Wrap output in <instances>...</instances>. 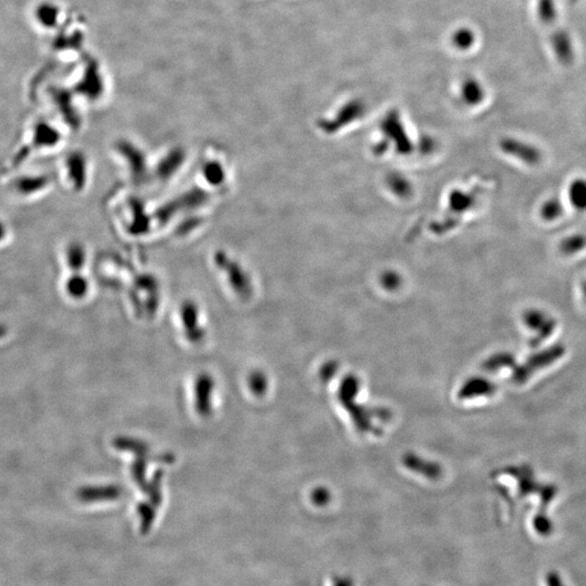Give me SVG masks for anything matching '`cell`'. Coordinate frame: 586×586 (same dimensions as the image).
<instances>
[{
    "label": "cell",
    "mask_w": 586,
    "mask_h": 586,
    "mask_svg": "<svg viewBox=\"0 0 586 586\" xmlns=\"http://www.w3.org/2000/svg\"><path fill=\"white\" fill-rule=\"evenodd\" d=\"M499 147L504 155L523 164L526 167H537L543 160V152L537 145L520 138H504L501 140Z\"/></svg>",
    "instance_id": "1"
},
{
    "label": "cell",
    "mask_w": 586,
    "mask_h": 586,
    "mask_svg": "<svg viewBox=\"0 0 586 586\" xmlns=\"http://www.w3.org/2000/svg\"><path fill=\"white\" fill-rule=\"evenodd\" d=\"M567 201L579 213L586 212V178L577 177L568 184Z\"/></svg>",
    "instance_id": "2"
},
{
    "label": "cell",
    "mask_w": 586,
    "mask_h": 586,
    "mask_svg": "<svg viewBox=\"0 0 586 586\" xmlns=\"http://www.w3.org/2000/svg\"><path fill=\"white\" fill-rule=\"evenodd\" d=\"M565 211V205L561 199L557 197L547 198L540 205V219L545 223H555L563 219Z\"/></svg>",
    "instance_id": "3"
},
{
    "label": "cell",
    "mask_w": 586,
    "mask_h": 586,
    "mask_svg": "<svg viewBox=\"0 0 586 586\" xmlns=\"http://www.w3.org/2000/svg\"><path fill=\"white\" fill-rule=\"evenodd\" d=\"M586 250L585 234H570L560 240L559 251L566 257H575Z\"/></svg>",
    "instance_id": "4"
},
{
    "label": "cell",
    "mask_w": 586,
    "mask_h": 586,
    "mask_svg": "<svg viewBox=\"0 0 586 586\" xmlns=\"http://www.w3.org/2000/svg\"><path fill=\"white\" fill-rule=\"evenodd\" d=\"M212 380L208 376H203L198 380L197 391H198V402L197 409L202 415H207L211 411V397L212 394Z\"/></svg>",
    "instance_id": "5"
},
{
    "label": "cell",
    "mask_w": 586,
    "mask_h": 586,
    "mask_svg": "<svg viewBox=\"0 0 586 586\" xmlns=\"http://www.w3.org/2000/svg\"><path fill=\"white\" fill-rule=\"evenodd\" d=\"M36 17L45 27H55L59 18V8L53 4H43L36 10Z\"/></svg>",
    "instance_id": "6"
},
{
    "label": "cell",
    "mask_w": 586,
    "mask_h": 586,
    "mask_svg": "<svg viewBox=\"0 0 586 586\" xmlns=\"http://www.w3.org/2000/svg\"><path fill=\"white\" fill-rule=\"evenodd\" d=\"M464 95L466 96L468 101L475 103L481 100L483 93H482L481 87L476 82H468L464 86Z\"/></svg>",
    "instance_id": "7"
},
{
    "label": "cell",
    "mask_w": 586,
    "mask_h": 586,
    "mask_svg": "<svg viewBox=\"0 0 586 586\" xmlns=\"http://www.w3.org/2000/svg\"><path fill=\"white\" fill-rule=\"evenodd\" d=\"M473 41V34L470 33V32L467 31V30H463V31L457 32V33L454 35V44H455L457 47L463 48V49H466V48L471 46Z\"/></svg>",
    "instance_id": "8"
},
{
    "label": "cell",
    "mask_w": 586,
    "mask_h": 586,
    "mask_svg": "<svg viewBox=\"0 0 586 586\" xmlns=\"http://www.w3.org/2000/svg\"><path fill=\"white\" fill-rule=\"evenodd\" d=\"M261 377V375H253L251 377V380H250V381H251V385L250 386H251L252 390H253L254 392H257V393L262 391L264 388V382H262L263 380H262V381L260 380V378Z\"/></svg>",
    "instance_id": "9"
},
{
    "label": "cell",
    "mask_w": 586,
    "mask_h": 586,
    "mask_svg": "<svg viewBox=\"0 0 586 586\" xmlns=\"http://www.w3.org/2000/svg\"><path fill=\"white\" fill-rule=\"evenodd\" d=\"M580 289H581L582 297H583V299L585 300L586 302V277L582 280L581 285H580Z\"/></svg>",
    "instance_id": "10"
},
{
    "label": "cell",
    "mask_w": 586,
    "mask_h": 586,
    "mask_svg": "<svg viewBox=\"0 0 586 586\" xmlns=\"http://www.w3.org/2000/svg\"><path fill=\"white\" fill-rule=\"evenodd\" d=\"M5 227H4L3 224L0 223V239H3L4 236H5Z\"/></svg>",
    "instance_id": "11"
}]
</instances>
